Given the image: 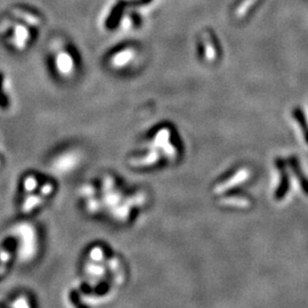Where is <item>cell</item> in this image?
<instances>
[{
  "mask_svg": "<svg viewBox=\"0 0 308 308\" xmlns=\"http://www.w3.org/2000/svg\"><path fill=\"white\" fill-rule=\"evenodd\" d=\"M11 14H14L15 16L21 18L23 23L25 22L24 19H23L22 17H19L14 10L11 11ZM23 23L15 22L13 24V35H11V38H10V42H11V45L15 47V49H17V50L24 49L27 43H29L30 38H31V32H30L29 27L25 25V24L27 25H30V24L27 22L25 23V24H23Z\"/></svg>",
  "mask_w": 308,
  "mask_h": 308,
  "instance_id": "cell-1",
  "label": "cell"
},
{
  "mask_svg": "<svg viewBox=\"0 0 308 308\" xmlns=\"http://www.w3.org/2000/svg\"><path fill=\"white\" fill-rule=\"evenodd\" d=\"M55 64H56L57 72L62 77H69L72 74L74 70V61L69 51L62 49L56 54L55 57Z\"/></svg>",
  "mask_w": 308,
  "mask_h": 308,
  "instance_id": "cell-2",
  "label": "cell"
},
{
  "mask_svg": "<svg viewBox=\"0 0 308 308\" xmlns=\"http://www.w3.org/2000/svg\"><path fill=\"white\" fill-rule=\"evenodd\" d=\"M42 201L43 197L40 194H33V193H31V194L25 197L24 202L22 204V211L24 212V214H30L31 211H33L34 209L42 202Z\"/></svg>",
  "mask_w": 308,
  "mask_h": 308,
  "instance_id": "cell-3",
  "label": "cell"
},
{
  "mask_svg": "<svg viewBox=\"0 0 308 308\" xmlns=\"http://www.w3.org/2000/svg\"><path fill=\"white\" fill-rule=\"evenodd\" d=\"M23 188L26 193H33L35 189L38 188V179L35 178L33 175L26 176L24 179H23Z\"/></svg>",
  "mask_w": 308,
  "mask_h": 308,
  "instance_id": "cell-4",
  "label": "cell"
},
{
  "mask_svg": "<svg viewBox=\"0 0 308 308\" xmlns=\"http://www.w3.org/2000/svg\"><path fill=\"white\" fill-rule=\"evenodd\" d=\"M53 191H54V185L51 183H45L40 188H39V194L45 199L46 196L50 195Z\"/></svg>",
  "mask_w": 308,
  "mask_h": 308,
  "instance_id": "cell-5",
  "label": "cell"
},
{
  "mask_svg": "<svg viewBox=\"0 0 308 308\" xmlns=\"http://www.w3.org/2000/svg\"><path fill=\"white\" fill-rule=\"evenodd\" d=\"M0 164H1V160H0Z\"/></svg>",
  "mask_w": 308,
  "mask_h": 308,
  "instance_id": "cell-6",
  "label": "cell"
}]
</instances>
